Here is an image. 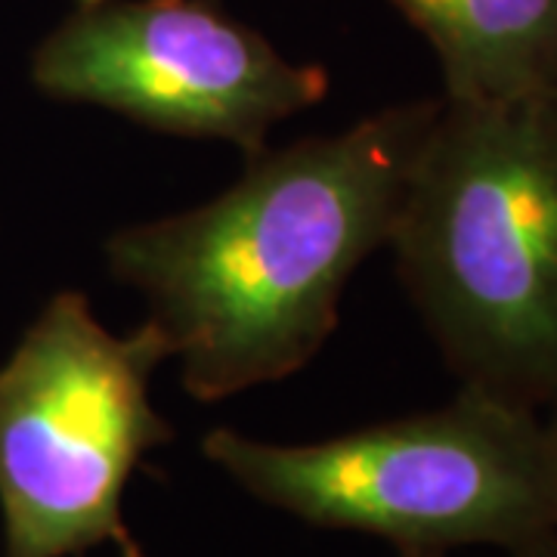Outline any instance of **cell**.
Returning a JSON list of instances; mask_svg holds the SVG:
<instances>
[{
  "mask_svg": "<svg viewBox=\"0 0 557 557\" xmlns=\"http://www.w3.org/2000/svg\"><path fill=\"white\" fill-rule=\"evenodd\" d=\"M431 40L446 100L557 90V0H391Z\"/></svg>",
  "mask_w": 557,
  "mask_h": 557,
  "instance_id": "6",
  "label": "cell"
},
{
  "mask_svg": "<svg viewBox=\"0 0 557 557\" xmlns=\"http://www.w3.org/2000/svg\"><path fill=\"white\" fill-rule=\"evenodd\" d=\"M32 81L44 97L119 112L161 134L226 139L267 152L278 121L329 94L319 65L288 62L211 0H94L40 40Z\"/></svg>",
  "mask_w": 557,
  "mask_h": 557,
  "instance_id": "5",
  "label": "cell"
},
{
  "mask_svg": "<svg viewBox=\"0 0 557 557\" xmlns=\"http://www.w3.org/2000/svg\"><path fill=\"white\" fill-rule=\"evenodd\" d=\"M201 453L263 505L319 530L384 539L397 557L511 552L557 530V434L545 412L471 387L431 412L322 443L218 428Z\"/></svg>",
  "mask_w": 557,
  "mask_h": 557,
  "instance_id": "3",
  "label": "cell"
},
{
  "mask_svg": "<svg viewBox=\"0 0 557 557\" xmlns=\"http://www.w3.org/2000/svg\"><path fill=\"white\" fill-rule=\"evenodd\" d=\"M171 344L146 319L112 335L81 292H62L0 366L3 557H149L124 493L174 428L149 397Z\"/></svg>",
  "mask_w": 557,
  "mask_h": 557,
  "instance_id": "4",
  "label": "cell"
},
{
  "mask_svg": "<svg viewBox=\"0 0 557 557\" xmlns=\"http://www.w3.org/2000/svg\"><path fill=\"white\" fill-rule=\"evenodd\" d=\"M440 106L399 102L260 152L218 199L109 236V273L146 298L193 397L218 403L317 357L344 285L391 242Z\"/></svg>",
  "mask_w": 557,
  "mask_h": 557,
  "instance_id": "1",
  "label": "cell"
},
{
  "mask_svg": "<svg viewBox=\"0 0 557 557\" xmlns=\"http://www.w3.org/2000/svg\"><path fill=\"white\" fill-rule=\"evenodd\" d=\"M387 245L461 387L545 412L557 397V90L443 97Z\"/></svg>",
  "mask_w": 557,
  "mask_h": 557,
  "instance_id": "2",
  "label": "cell"
},
{
  "mask_svg": "<svg viewBox=\"0 0 557 557\" xmlns=\"http://www.w3.org/2000/svg\"><path fill=\"white\" fill-rule=\"evenodd\" d=\"M545 418H548V424H552V431L557 434V397L548 403V409H545Z\"/></svg>",
  "mask_w": 557,
  "mask_h": 557,
  "instance_id": "8",
  "label": "cell"
},
{
  "mask_svg": "<svg viewBox=\"0 0 557 557\" xmlns=\"http://www.w3.org/2000/svg\"><path fill=\"white\" fill-rule=\"evenodd\" d=\"M505 557H557V530L533 539V542H527V545H520V548L505 552Z\"/></svg>",
  "mask_w": 557,
  "mask_h": 557,
  "instance_id": "7",
  "label": "cell"
}]
</instances>
